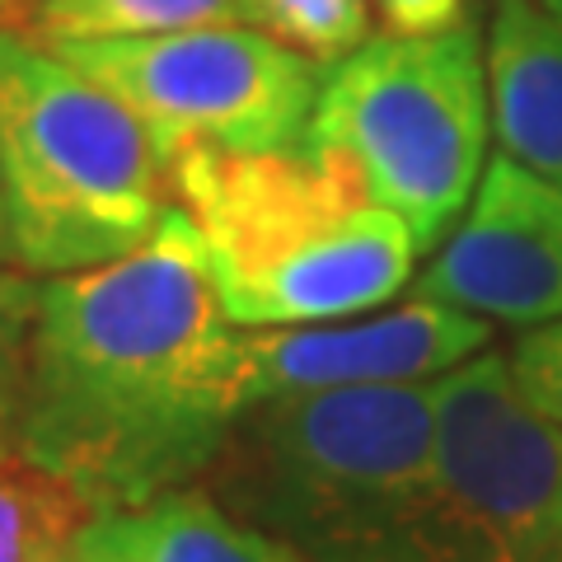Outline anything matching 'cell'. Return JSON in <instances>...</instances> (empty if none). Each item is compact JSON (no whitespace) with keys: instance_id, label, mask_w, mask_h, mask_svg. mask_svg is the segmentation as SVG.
<instances>
[{"instance_id":"obj_1","label":"cell","mask_w":562,"mask_h":562,"mask_svg":"<svg viewBox=\"0 0 562 562\" xmlns=\"http://www.w3.org/2000/svg\"><path fill=\"white\" fill-rule=\"evenodd\" d=\"M239 328L179 206L140 249L43 277L14 450L94 512L198 483L244 413Z\"/></svg>"},{"instance_id":"obj_2","label":"cell","mask_w":562,"mask_h":562,"mask_svg":"<svg viewBox=\"0 0 562 562\" xmlns=\"http://www.w3.org/2000/svg\"><path fill=\"white\" fill-rule=\"evenodd\" d=\"M198 483L310 562H403L436 483V380L254 403Z\"/></svg>"},{"instance_id":"obj_3","label":"cell","mask_w":562,"mask_h":562,"mask_svg":"<svg viewBox=\"0 0 562 562\" xmlns=\"http://www.w3.org/2000/svg\"><path fill=\"white\" fill-rule=\"evenodd\" d=\"M169 179L235 328L351 319L417 277L408 225L305 146L188 150L169 160Z\"/></svg>"},{"instance_id":"obj_4","label":"cell","mask_w":562,"mask_h":562,"mask_svg":"<svg viewBox=\"0 0 562 562\" xmlns=\"http://www.w3.org/2000/svg\"><path fill=\"white\" fill-rule=\"evenodd\" d=\"M5 262L33 277L103 268L173 211L169 160L127 103L0 20Z\"/></svg>"},{"instance_id":"obj_5","label":"cell","mask_w":562,"mask_h":562,"mask_svg":"<svg viewBox=\"0 0 562 562\" xmlns=\"http://www.w3.org/2000/svg\"><path fill=\"white\" fill-rule=\"evenodd\" d=\"M492 140L487 57L473 20L384 33L324 70L301 146L347 173L431 254L479 188Z\"/></svg>"},{"instance_id":"obj_6","label":"cell","mask_w":562,"mask_h":562,"mask_svg":"<svg viewBox=\"0 0 562 562\" xmlns=\"http://www.w3.org/2000/svg\"><path fill=\"white\" fill-rule=\"evenodd\" d=\"M403 562H562V427L516 394L506 351L436 380V483Z\"/></svg>"},{"instance_id":"obj_7","label":"cell","mask_w":562,"mask_h":562,"mask_svg":"<svg viewBox=\"0 0 562 562\" xmlns=\"http://www.w3.org/2000/svg\"><path fill=\"white\" fill-rule=\"evenodd\" d=\"M146 122L165 160L188 150H291L310 127L324 66L254 24H202L150 38L43 43Z\"/></svg>"},{"instance_id":"obj_8","label":"cell","mask_w":562,"mask_h":562,"mask_svg":"<svg viewBox=\"0 0 562 562\" xmlns=\"http://www.w3.org/2000/svg\"><path fill=\"white\" fill-rule=\"evenodd\" d=\"M492 347V324L436 301L380 305L351 319L295 328H239L235 390L239 403L361 390V384L441 380Z\"/></svg>"},{"instance_id":"obj_9","label":"cell","mask_w":562,"mask_h":562,"mask_svg":"<svg viewBox=\"0 0 562 562\" xmlns=\"http://www.w3.org/2000/svg\"><path fill=\"white\" fill-rule=\"evenodd\" d=\"M408 291L487 324L543 328L562 319V188L512 155L487 160L464 216Z\"/></svg>"},{"instance_id":"obj_10","label":"cell","mask_w":562,"mask_h":562,"mask_svg":"<svg viewBox=\"0 0 562 562\" xmlns=\"http://www.w3.org/2000/svg\"><path fill=\"white\" fill-rule=\"evenodd\" d=\"M483 57L502 155L562 188V24L535 0H492Z\"/></svg>"},{"instance_id":"obj_11","label":"cell","mask_w":562,"mask_h":562,"mask_svg":"<svg viewBox=\"0 0 562 562\" xmlns=\"http://www.w3.org/2000/svg\"><path fill=\"white\" fill-rule=\"evenodd\" d=\"M76 562H310L291 543L239 520L202 483L140 506L94 512L76 535Z\"/></svg>"},{"instance_id":"obj_12","label":"cell","mask_w":562,"mask_h":562,"mask_svg":"<svg viewBox=\"0 0 562 562\" xmlns=\"http://www.w3.org/2000/svg\"><path fill=\"white\" fill-rule=\"evenodd\" d=\"M0 20L38 43L150 38L202 24H244L239 0H24Z\"/></svg>"},{"instance_id":"obj_13","label":"cell","mask_w":562,"mask_h":562,"mask_svg":"<svg viewBox=\"0 0 562 562\" xmlns=\"http://www.w3.org/2000/svg\"><path fill=\"white\" fill-rule=\"evenodd\" d=\"M94 506L20 450L0 464V562H76V535Z\"/></svg>"},{"instance_id":"obj_14","label":"cell","mask_w":562,"mask_h":562,"mask_svg":"<svg viewBox=\"0 0 562 562\" xmlns=\"http://www.w3.org/2000/svg\"><path fill=\"white\" fill-rule=\"evenodd\" d=\"M239 20L328 70L371 38V0H239Z\"/></svg>"},{"instance_id":"obj_15","label":"cell","mask_w":562,"mask_h":562,"mask_svg":"<svg viewBox=\"0 0 562 562\" xmlns=\"http://www.w3.org/2000/svg\"><path fill=\"white\" fill-rule=\"evenodd\" d=\"M43 277H33L14 262H0V436L14 441V413L24 398L33 324H38Z\"/></svg>"},{"instance_id":"obj_16","label":"cell","mask_w":562,"mask_h":562,"mask_svg":"<svg viewBox=\"0 0 562 562\" xmlns=\"http://www.w3.org/2000/svg\"><path fill=\"white\" fill-rule=\"evenodd\" d=\"M512 361L516 394L530 403L539 417H549L553 427H562V319L543 328H525L516 347L506 351Z\"/></svg>"},{"instance_id":"obj_17","label":"cell","mask_w":562,"mask_h":562,"mask_svg":"<svg viewBox=\"0 0 562 562\" xmlns=\"http://www.w3.org/2000/svg\"><path fill=\"white\" fill-rule=\"evenodd\" d=\"M390 33H446L469 20V0H371Z\"/></svg>"},{"instance_id":"obj_18","label":"cell","mask_w":562,"mask_h":562,"mask_svg":"<svg viewBox=\"0 0 562 562\" xmlns=\"http://www.w3.org/2000/svg\"><path fill=\"white\" fill-rule=\"evenodd\" d=\"M535 5H539L543 14H553V20L562 24V0H535Z\"/></svg>"},{"instance_id":"obj_19","label":"cell","mask_w":562,"mask_h":562,"mask_svg":"<svg viewBox=\"0 0 562 562\" xmlns=\"http://www.w3.org/2000/svg\"><path fill=\"white\" fill-rule=\"evenodd\" d=\"M0 262H5V198H0Z\"/></svg>"},{"instance_id":"obj_20","label":"cell","mask_w":562,"mask_h":562,"mask_svg":"<svg viewBox=\"0 0 562 562\" xmlns=\"http://www.w3.org/2000/svg\"><path fill=\"white\" fill-rule=\"evenodd\" d=\"M10 454H14V441H10V436H0V464H5Z\"/></svg>"},{"instance_id":"obj_21","label":"cell","mask_w":562,"mask_h":562,"mask_svg":"<svg viewBox=\"0 0 562 562\" xmlns=\"http://www.w3.org/2000/svg\"><path fill=\"white\" fill-rule=\"evenodd\" d=\"M14 5H24V0H0V14H5V10H14Z\"/></svg>"}]
</instances>
